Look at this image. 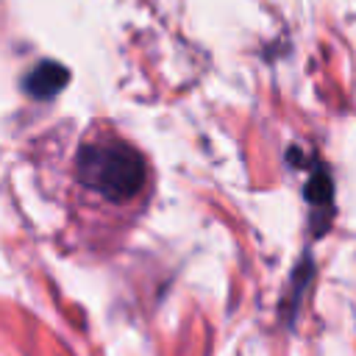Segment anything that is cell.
<instances>
[{"label": "cell", "instance_id": "cell-1", "mask_svg": "<svg viewBox=\"0 0 356 356\" xmlns=\"http://www.w3.org/2000/svg\"><path fill=\"white\" fill-rule=\"evenodd\" d=\"M75 175L83 186L95 189L106 200H134L145 181L147 164L142 153L114 134L86 139L75 153Z\"/></svg>", "mask_w": 356, "mask_h": 356}, {"label": "cell", "instance_id": "cell-2", "mask_svg": "<svg viewBox=\"0 0 356 356\" xmlns=\"http://www.w3.org/2000/svg\"><path fill=\"white\" fill-rule=\"evenodd\" d=\"M303 197L306 203L317 211L314 214V234H325L328 228V220H331V211H334V181H331V172L325 164L314 161L312 159V172H309V181L303 186Z\"/></svg>", "mask_w": 356, "mask_h": 356}, {"label": "cell", "instance_id": "cell-3", "mask_svg": "<svg viewBox=\"0 0 356 356\" xmlns=\"http://www.w3.org/2000/svg\"><path fill=\"white\" fill-rule=\"evenodd\" d=\"M70 81V72L58 64V61H39L22 81L25 92L36 100H47V97H56Z\"/></svg>", "mask_w": 356, "mask_h": 356}]
</instances>
